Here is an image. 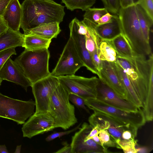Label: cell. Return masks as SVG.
Segmentation results:
<instances>
[{
    "label": "cell",
    "mask_w": 153,
    "mask_h": 153,
    "mask_svg": "<svg viewBox=\"0 0 153 153\" xmlns=\"http://www.w3.org/2000/svg\"><path fill=\"white\" fill-rule=\"evenodd\" d=\"M102 61V67L99 72V79L120 98L127 100L126 90L119 77L113 62Z\"/></svg>",
    "instance_id": "cell-15"
},
{
    "label": "cell",
    "mask_w": 153,
    "mask_h": 153,
    "mask_svg": "<svg viewBox=\"0 0 153 153\" xmlns=\"http://www.w3.org/2000/svg\"><path fill=\"white\" fill-rule=\"evenodd\" d=\"M23 137L31 138L55 128L53 119L48 112L34 113L23 124Z\"/></svg>",
    "instance_id": "cell-13"
},
{
    "label": "cell",
    "mask_w": 153,
    "mask_h": 153,
    "mask_svg": "<svg viewBox=\"0 0 153 153\" xmlns=\"http://www.w3.org/2000/svg\"><path fill=\"white\" fill-rule=\"evenodd\" d=\"M21 146H22V145H18L16 146L15 151L14 152L15 153H20L21 148Z\"/></svg>",
    "instance_id": "cell-47"
},
{
    "label": "cell",
    "mask_w": 153,
    "mask_h": 153,
    "mask_svg": "<svg viewBox=\"0 0 153 153\" xmlns=\"http://www.w3.org/2000/svg\"><path fill=\"white\" fill-rule=\"evenodd\" d=\"M99 50H96L91 54L93 63L99 73L102 67V61L99 58Z\"/></svg>",
    "instance_id": "cell-37"
},
{
    "label": "cell",
    "mask_w": 153,
    "mask_h": 153,
    "mask_svg": "<svg viewBox=\"0 0 153 153\" xmlns=\"http://www.w3.org/2000/svg\"><path fill=\"white\" fill-rule=\"evenodd\" d=\"M25 36L19 31H15L8 28L0 35V52L12 47H22Z\"/></svg>",
    "instance_id": "cell-21"
},
{
    "label": "cell",
    "mask_w": 153,
    "mask_h": 153,
    "mask_svg": "<svg viewBox=\"0 0 153 153\" xmlns=\"http://www.w3.org/2000/svg\"><path fill=\"white\" fill-rule=\"evenodd\" d=\"M99 137L102 144L103 147L108 150L109 147H114L120 149V146L106 130L99 131Z\"/></svg>",
    "instance_id": "cell-30"
},
{
    "label": "cell",
    "mask_w": 153,
    "mask_h": 153,
    "mask_svg": "<svg viewBox=\"0 0 153 153\" xmlns=\"http://www.w3.org/2000/svg\"><path fill=\"white\" fill-rule=\"evenodd\" d=\"M84 66L70 36L54 69L52 75L58 77L74 75L81 67Z\"/></svg>",
    "instance_id": "cell-9"
},
{
    "label": "cell",
    "mask_w": 153,
    "mask_h": 153,
    "mask_svg": "<svg viewBox=\"0 0 153 153\" xmlns=\"http://www.w3.org/2000/svg\"><path fill=\"white\" fill-rule=\"evenodd\" d=\"M114 15L108 12L102 16L97 21V25H100L111 22L113 17Z\"/></svg>",
    "instance_id": "cell-38"
},
{
    "label": "cell",
    "mask_w": 153,
    "mask_h": 153,
    "mask_svg": "<svg viewBox=\"0 0 153 153\" xmlns=\"http://www.w3.org/2000/svg\"><path fill=\"white\" fill-rule=\"evenodd\" d=\"M16 47L9 48L0 52V70L7 60L13 55L17 54Z\"/></svg>",
    "instance_id": "cell-33"
},
{
    "label": "cell",
    "mask_w": 153,
    "mask_h": 153,
    "mask_svg": "<svg viewBox=\"0 0 153 153\" xmlns=\"http://www.w3.org/2000/svg\"><path fill=\"white\" fill-rule=\"evenodd\" d=\"M99 131L97 127H93L90 132L85 138L86 140H88L92 138L96 135L98 134Z\"/></svg>",
    "instance_id": "cell-41"
},
{
    "label": "cell",
    "mask_w": 153,
    "mask_h": 153,
    "mask_svg": "<svg viewBox=\"0 0 153 153\" xmlns=\"http://www.w3.org/2000/svg\"><path fill=\"white\" fill-rule=\"evenodd\" d=\"M21 4L20 27L25 35L39 25L52 22H62L65 6L53 0H24Z\"/></svg>",
    "instance_id": "cell-1"
},
{
    "label": "cell",
    "mask_w": 153,
    "mask_h": 153,
    "mask_svg": "<svg viewBox=\"0 0 153 153\" xmlns=\"http://www.w3.org/2000/svg\"><path fill=\"white\" fill-rule=\"evenodd\" d=\"M133 4L134 5H136L138 4L139 1L140 0H132Z\"/></svg>",
    "instance_id": "cell-48"
},
{
    "label": "cell",
    "mask_w": 153,
    "mask_h": 153,
    "mask_svg": "<svg viewBox=\"0 0 153 153\" xmlns=\"http://www.w3.org/2000/svg\"><path fill=\"white\" fill-rule=\"evenodd\" d=\"M21 4L19 0H10L1 15L9 28L19 31L22 17Z\"/></svg>",
    "instance_id": "cell-18"
},
{
    "label": "cell",
    "mask_w": 153,
    "mask_h": 153,
    "mask_svg": "<svg viewBox=\"0 0 153 153\" xmlns=\"http://www.w3.org/2000/svg\"><path fill=\"white\" fill-rule=\"evenodd\" d=\"M116 62L125 72L143 107L149 84L153 82L152 53L147 57H118Z\"/></svg>",
    "instance_id": "cell-2"
},
{
    "label": "cell",
    "mask_w": 153,
    "mask_h": 153,
    "mask_svg": "<svg viewBox=\"0 0 153 153\" xmlns=\"http://www.w3.org/2000/svg\"><path fill=\"white\" fill-rule=\"evenodd\" d=\"M136 10L141 30L144 37L148 43H149L150 30L153 23L152 19L139 4L135 5Z\"/></svg>",
    "instance_id": "cell-25"
},
{
    "label": "cell",
    "mask_w": 153,
    "mask_h": 153,
    "mask_svg": "<svg viewBox=\"0 0 153 153\" xmlns=\"http://www.w3.org/2000/svg\"><path fill=\"white\" fill-rule=\"evenodd\" d=\"M96 0H62L67 8L71 11L76 9L86 11L91 7L95 3Z\"/></svg>",
    "instance_id": "cell-27"
},
{
    "label": "cell",
    "mask_w": 153,
    "mask_h": 153,
    "mask_svg": "<svg viewBox=\"0 0 153 153\" xmlns=\"http://www.w3.org/2000/svg\"><path fill=\"white\" fill-rule=\"evenodd\" d=\"M96 99L114 107L127 111H136L140 108L127 100L120 98L100 79L97 86Z\"/></svg>",
    "instance_id": "cell-14"
},
{
    "label": "cell",
    "mask_w": 153,
    "mask_h": 153,
    "mask_svg": "<svg viewBox=\"0 0 153 153\" xmlns=\"http://www.w3.org/2000/svg\"><path fill=\"white\" fill-rule=\"evenodd\" d=\"M88 121L92 128L96 126L99 130H106L115 141L118 140H122V135L124 132L134 126L97 111H94L89 117Z\"/></svg>",
    "instance_id": "cell-11"
},
{
    "label": "cell",
    "mask_w": 153,
    "mask_h": 153,
    "mask_svg": "<svg viewBox=\"0 0 153 153\" xmlns=\"http://www.w3.org/2000/svg\"><path fill=\"white\" fill-rule=\"evenodd\" d=\"M99 51V58L101 60L114 62L119 57L111 40L101 38Z\"/></svg>",
    "instance_id": "cell-24"
},
{
    "label": "cell",
    "mask_w": 153,
    "mask_h": 153,
    "mask_svg": "<svg viewBox=\"0 0 153 153\" xmlns=\"http://www.w3.org/2000/svg\"><path fill=\"white\" fill-rule=\"evenodd\" d=\"M69 94L60 83L52 95L48 112L53 119L55 128L66 130L77 123L74 107L69 99Z\"/></svg>",
    "instance_id": "cell-5"
},
{
    "label": "cell",
    "mask_w": 153,
    "mask_h": 153,
    "mask_svg": "<svg viewBox=\"0 0 153 153\" xmlns=\"http://www.w3.org/2000/svg\"><path fill=\"white\" fill-rule=\"evenodd\" d=\"M59 24L58 22H54L40 25L31 30L28 34L35 35L44 39L51 40L56 38L61 31Z\"/></svg>",
    "instance_id": "cell-22"
},
{
    "label": "cell",
    "mask_w": 153,
    "mask_h": 153,
    "mask_svg": "<svg viewBox=\"0 0 153 153\" xmlns=\"http://www.w3.org/2000/svg\"><path fill=\"white\" fill-rule=\"evenodd\" d=\"M107 11L113 14H117L120 8L119 0H101Z\"/></svg>",
    "instance_id": "cell-32"
},
{
    "label": "cell",
    "mask_w": 153,
    "mask_h": 153,
    "mask_svg": "<svg viewBox=\"0 0 153 153\" xmlns=\"http://www.w3.org/2000/svg\"><path fill=\"white\" fill-rule=\"evenodd\" d=\"M2 81V80L0 78V86L1 85Z\"/></svg>",
    "instance_id": "cell-49"
},
{
    "label": "cell",
    "mask_w": 153,
    "mask_h": 153,
    "mask_svg": "<svg viewBox=\"0 0 153 153\" xmlns=\"http://www.w3.org/2000/svg\"><path fill=\"white\" fill-rule=\"evenodd\" d=\"M5 145H0V153H9Z\"/></svg>",
    "instance_id": "cell-46"
},
{
    "label": "cell",
    "mask_w": 153,
    "mask_h": 153,
    "mask_svg": "<svg viewBox=\"0 0 153 153\" xmlns=\"http://www.w3.org/2000/svg\"><path fill=\"white\" fill-rule=\"evenodd\" d=\"M0 78L21 85L26 91L32 85L17 64L10 57L0 70Z\"/></svg>",
    "instance_id": "cell-16"
},
{
    "label": "cell",
    "mask_w": 153,
    "mask_h": 153,
    "mask_svg": "<svg viewBox=\"0 0 153 153\" xmlns=\"http://www.w3.org/2000/svg\"><path fill=\"white\" fill-rule=\"evenodd\" d=\"M35 102L32 99L23 101L13 99L0 92V117L23 124L34 113Z\"/></svg>",
    "instance_id": "cell-7"
},
{
    "label": "cell",
    "mask_w": 153,
    "mask_h": 153,
    "mask_svg": "<svg viewBox=\"0 0 153 153\" xmlns=\"http://www.w3.org/2000/svg\"><path fill=\"white\" fill-rule=\"evenodd\" d=\"M92 139L98 144L101 146L103 147L102 144L99 137L98 134L96 135L93 137Z\"/></svg>",
    "instance_id": "cell-45"
},
{
    "label": "cell",
    "mask_w": 153,
    "mask_h": 153,
    "mask_svg": "<svg viewBox=\"0 0 153 153\" xmlns=\"http://www.w3.org/2000/svg\"><path fill=\"white\" fill-rule=\"evenodd\" d=\"M108 12L105 8H89L85 11L83 15L85 18L97 25V21L103 15Z\"/></svg>",
    "instance_id": "cell-29"
},
{
    "label": "cell",
    "mask_w": 153,
    "mask_h": 153,
    "mask_svg": "<svg viewBox=\"0 0 153 153\" xmlns=\"http://www.w3.org/2000/svg\"><path fill=\"white\" fill-rule=\"evenodd\" d=\"M96 31L101 39L111 40L122 33L121 26L118 16L114 14L112 21L105 24L96 25Z\"/></svg>",
    "instance_id": "cell-19"
},
{
    "label": "cell",
    "mask_w": 153,
    "mask_h": 153,
    "mask_svg": "<svg viewBox=\"0 0 153 153\" xmlns=\"http://www.w3.org/2000/svg\"><path fill=\"white\" fill-rule=\"evenodd\" d=\"M59 83L69 93L76 94L85 100L96 99L99 78H86L74 75L57 77Z\"/></svg>",
    "instance_id": "cell-8"
},
{
    "label": "cell",
    "mask_w": 153,
    "mask_h": 153,
    "mask_svg": "<svg viewBox=\"0 0 153 153\" xmlns=\"http://www.w3.org/2000/svg\"><path fill=\"white\" fill-rule=\"evenodd\" d=\"M111 40L119 57L132 58L135 56L130 45L122 33Z\"/></svg>",
    "instance_id": "cell-26"
},
{
    "label": "cell",
    "mask_w": 153,
    "mask_h": 153,
    "mask_svg": "<svg viewBox=\"0 0 153 153\" xmlns=\"http://www.w3.org/2000/svg\"><path fill=\"white\" fill-rule=\"evenodd\" d=\"M57 77L51 74L31 86L35 100L36 113L48 112L52 95L59 84Z\"/></svg>",
    "instance_id": "cell-10"
},
{
    "label": "cell",
    "mask_w": 153,
    "mask_h": 153,
    "mask_svg": "<svg viewBox=\"0 0 153 153\" xmlns=\"http://www.w3.org/2000/svg\"><path fill=\"white\" fill-rule=\"evenodd\" d=\"M119 77L126 90L127 100L139 108H143V105L136 94L125 72L117 62H113Z\"/></svg>",
    "instance_id": "cell-20"
},
{
    "label": "cell",
    "mask_w": 153,
    "mask_h": 153,
    "mask_svg": "<svg viewBox=\"0 0 153 153\" xmlns=\"http://www.w3.org/2000/svg\"><path fill=\"white\" fill-rule=\"evenodd\" d=\"M85 104L94 111L103 113L138 128L143 126L146 122L143 110L141 108L136 111H127L109 105L97 99L85 100Z\"/></svg>",
    "instance_id": "cell-6"
},
{
    "label": "cell",
    "mask_w": 153,
    "mask_h": 153,
    "mask_svg": "<svg viewBox=\"0 0 153 153\" xmlns=\"http://www.w3.org/2000/svg\"><path fill=\"white\" fill-rule=\"evenodd\" d=\"M139 4L153 19V0H140Z\"/></svg>",
    "instance_id": "cell-36"
},
{
    "label": "cell",
    "mask_w": 153,
    "mask_h": 153,
    "mask_svg": "<svg viewBox=\"0 0 153 153\" xmlns=\"http://www.w3.org/2000/svg\"><path fill=\"white\" fill-rule=\"evenodd\" d=\"M51 40L46 39L32 34L25 35L22 47L27 50L32 51L48 49Z\"/></svg>",
    "instance_id": "cell-23"
},
{
    "label": "cell",
    "mask_w": 153,
    "mask_h": 153,
    "mask_svg": "<svg viewBox=\"0 0 153 153\" xmlns=\"http://www.w3.org/2000/svg\"><path fill=\"white\" fill-rule=\"evenodd\" d=\"M8 29L6 22L1 16H0V35L6 32Z\"/></svg>",
    "instance_id": "cell-40"
},
{
    "label": "cell",
    "mask_w": 153,
    "mask_h": 153,
    "mask_svg": "<svg viewBox=\"0 0 153 153\" xmlns=\"http://www.w3.org/2000/svg\"><path fill=\"white\" fill-rule=\"evenodd\" d=\"M50 57L48 49H25L14 61L32 84L51 74L49 68Z\"/></svg>",
    "instance_id": "cell-4"
},
{
    "label": "cell",
    "mask_w": 153,
    "mask_h": 153,
    "mask_svg": "<svg viewBox=\"0 0 153 153\" xmlns=\"http://www.w3.org/2000/svg\"><path fill=\"white\" fill-rule=\"evenodd\" d=\"M116 142L125 153H137L136 146L137 141L135 139L128 140H118Z\"/></svg>",
    "instance_id": "cell-31"
},
{
    "label": "cell",
    "mask_w": 153,
    "mask_h": 153,
    "mask_svg": "<svg viewBox=\"0 0 153 153\" xmlns=\"http://www.w3.org/2000/svg\"><path fill=\"white\" fill-rule=\"evenodd\" d=\"M136 148L137 153H147L148 152V149L146 147H139L137 146V144L136 145Z\"/></svg>",
    "instance_id": "cell-44"
},
{
    "label": "cell",
    "mask_w": 153,
    "mask_h": 153,
    "mask_svg": "<svg viewBox=\"0 0 153 153\" xmlns=\"http://www.w3.org/2000/svg\"><path fill=\"white\" fill-rule=\"evenodd\" d=\"M120 7L125 8L134 5L132 0H119Z\"/></svg>",
    "instance_id": "cell-42"
},
{
    "label": "cell",
    "mask_w": 153,
    "mask_h": 153,
    "mask_svg": "<svg viewBox=\"0 0 153 153\" xmlns=\"http://www.w3.org/2000/svg\"><path fill=\"white\" fill-rule=\"evenodd\" d=\"M69 27L70 36L73 40L76 51L84 66L87 69L99 76V72L95 68L91 55L86 48L84 36L78 32L76 27L71 22L69 24Z\"/></svg>",
    "instance_id": "cell-17"
},
{
    "label": "cell",
    "mask_w": 153,
    "mask_h": 153,
    "mask_svg": "<svg viewBox=\"0 0 153 153\" xmlns=\"http://www.w3.org/2000/svg\"><path fill=\"white\" fill-rule=\"evenodd\" d=\"M118 16L122 33L131 48L135 56L147 57L152 53L150 43L143 36L137 15L135 5L120 7Z\"/></svg>",
    "instance_id": "cell-3"
},
{
    "label": "cell",
    "mask_w": 153,
    "mask_h": 153,
    "mask_svg": "<svg viewBox=\"0 0 153 153\" xmlns=\"http://www.w3.org/2000/svg\"><path fill=\"white\" fill-rule=\"evenodd\" d=\"M63 147L57 151L55 153H71V148L70 145L66 142H64L62 143Z\"/></svg>",
    "instance_id": "cell-39"
},
{
    "label": "cell",
    "mask_w": 153,
    "mask_h": 153,
    "mask_svg": "<svg viewBox=\"0 0 153 153\" xmlns=\"http://www.w3.org/2000/svg\"><path fill=\"white\" fill-rule=\"evenodd\" d=\"M10 0H0V16H1Z\"/></svg>",
    "instance_id": "cell-43"
},
{
    "label": "cell",
    "mask_w": 153,
    "mask_h": 153,
    "mask_svg": "<svg viewBox=\"0 0 153 153\" xmlns=\"http://www.w3.org/2000/svg\"><path fill=\"white\" fill-rule=\"evenodd\" d=\"M68 98L69 101L76 106L85 110L87 112H89L86 107L85 100L83 98L76 94L72 93H69Z\"/></svg>",
    "instance_id": "cell-34"
},
{
    "label": "cell",
    "mask_w": 153,
    "mask_h": 153,
    "mask_svg": "<svg viewBox=\"0 0 153 153\" xmlns=\"http://www.w3.org/2000/svg\"><path fill=\"white\" fill-rule=\"evenodd\" d=\"M143 108L146 122L152 121L153 119V82L149 84Z\"/></svg>",
    "instance_id": "cell-28"
},
{
    "label": "cell",
    "mask_w": 153,
    "mask_h": 153,
    "mask_svg": "<svg viewBox=\"0 0 153 153\" xmlns=\"http://www.w3.org/2000/svg\"><path fill=\"white\" fill-rule=\"evenodd\" d=\"M93 128L84 122L78 131L72 136L70 144L71 153H107L110 152L102 146L97 144L92 139L85 138Z\"/></svg>",
    "instance_id": "cell-12"
},
{
    "label": "cell",
    "mask_w": 153,
    "mask_h": 153,
    "mask_svg": "<svg viewBox=\"0 0 153 153\" xmlns=\"http://www.w3.org/2000/svg\"><path fill=\"white\" fill-rule=\"evenodd\" d=\"M81 123L76 126L75 128L68 131L61 132H54L51 134L49 135L45 139L46 140L47 142H50L56 138H60L62 136L69 134L76 131L80 127Z\"/></svg>",
    "instance_id": "cell-35"
}]
</instances>
